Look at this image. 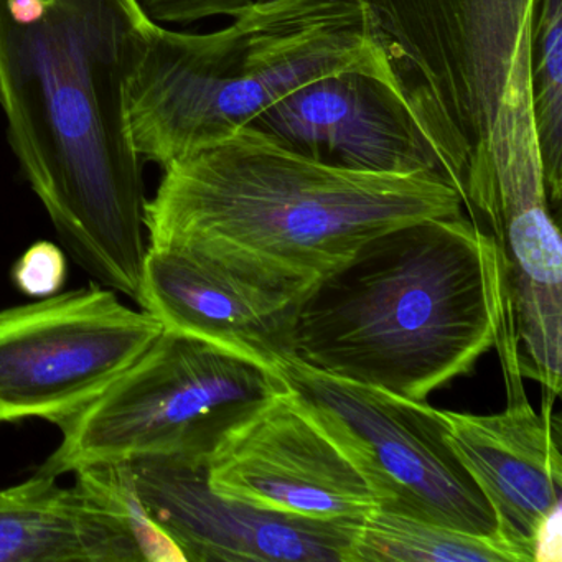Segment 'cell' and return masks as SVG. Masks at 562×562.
<instances>
[{
	"instance_id": "9a60e30c",
	"label": "cell",
	"mask_w": 562,
	"mask_h": 562,
	"mask_svg": "<svg viewBox=\"0 0 562 562\" xmlns=\"http://www.w3.org/2000/svg\"><path fill=\"white\" fill-rule=\"evenodd\" d=\"M345 562H532L508 539L473 535L393 509L361 516Z\"/></svg>"
},
{
	"instance_id": "ffe728a7",
	"label": "cell",
	"mask_w": 562,
	"mask_h": 562,
	"mask_svg": "<svg viewBox=\"0 0 562 562\" xmlns=\"http://www.w3.org/2000/svg\"><path fill=\"white\" fill-rule=\"evenodd\" d=\"M532 562L562 561V503L542 518L531 541Z\"/></svg>"
},
{
	"instance_id": "ba28073f",
	"label": "cell",
	"mask_w": 562,
	"mask_h": 562,
	"mask_svg": "<svg viewBox=\"0 0 562 562\" xmlns=\"http://www.w3.org/2000/svg\"><path fill=\"white\" fill-rule=\"evenodd\" d=\"M104 285L0 311V424L57 426L97 400L162 334Z\"/></svg>"
},
{
	"instance_id": "e0dca14e",
	"label": "cell",
	"mask_w": 562,
	"mask_h": 562,
	"mask_svg": "<svg viewBox=\"0 0 562 562\" xmlns=\"http://www.w3.org/2000/svg\"><path fill=\"white\" fill-rule=\"evenodd\" d=\"M75 483L120 519L144 562H187L172 536L157 525L137 492L130 462L93 463L75 472Z\"/></svg>"
},
{
	"instance_id": "7a4b0ae2",
	"label": "cell",
	"mask_w": 562,
	"mask_h": 562,
	"mask_svg": "<svg viewBox=\"0 0 562 562\" xmlns=\"http://www.w3.org/2000/svg\"><path fill=\"white\" fill-rule=\"evenodd\" d=\"M462 206L436 173L345 169L246 126L164 169L144 228L150 248L301 304L364 243Z\"/></svg>"
},
{
	"instance_id": "2e32d148",
	"label": "cell",
	"mask_w": 562,
	"mask_h": 562,
	"mask_svg": "<svg viewBox=\"0 0 562 562\" xmlns=\"http://www.w3.org/2000/svg\"><path fill=\"white\" fill-rule=\"evenodd\" d=\"M532 114L549 206L562 192V0H538L532 34Z\"/></svg>"
},
{
	"instance_id": "d6986e66",
	"label": "cell",
	"mask_w": 562,
	"mask_h": 562,
	"mask_svg": "<svg viewBox=\"0 0 562 562\" xmlns=\"http://www.w3.org/2000/svg\"><path fill=\"white\" fill-rule=\"evenodd\" d=\"M252 0H140L157 24H192L215 15H235Z\"/></svg>"
},
{
	"instance_id": "6da1fadb",
	"label": "cell",
	"mask_w": 562,
	"mask_h": 562,
	"mask_svg": "<svg viewBox=\"0 0 562 562\" xmlns=\"http://www.w3.org/2000/svg\"><path fill=\"white\" fill-rule=\"evenodd\" d=\"M153 25L140 0H0V111L19 170L75 261L137 305L147 199L126 94Z\"/></svg>"
},
{
	"instance_id": "4fadbf2b",
	"label": "cell",
	"mask_w": 562,
	"mask_h": 562,
	"mask_svg": "<svg viewBox=\"0 0 562 562\" xmlns=\"http://www.w3.org/2000/svg\"><path fill=\"white\" fill-rule=\"evenodd\" d=\"M460 462L498 518L499 531L532 559L536 528L561 505L559 420L536 414L526 397L490 416L443 411Z\"/></svg>"
},
{
	"instance_id": "7c38bea8",
	"label": "cell",
	"mask_w": 562,
	"mask_h": 562,
	"mask_svg": "<svg viewBox=\"0 0 562 562\" xmlns=\"http://www.w3.org/2000/svg\"><path fill=\"white\" fill-rule=\"evenodd\" d=\"M299 305L183 252L147 246L139 307L187 335L279 371L294 358Z\"/></svg>"
},
{
	"instance_id": "52a82bcc",
	"label": "cell",
	"mask_w": 562,
	"mask_h": 562,
	"mask_svg": "<svg viewBox=\"0 0 562 562\" xmlns=\"http://www.w3.org/2000/svg\"><path fill=\"white\" fill-rule=\"evenodd\" d=\"M279 373L363 473L381 508L506 539L492 505L453 450L443 411L295 358L284 361Z\"/></svg>"
},
{
	"instance_id": "5bb4252c",
	"label": "cell",
	"mask_w": 562,
	"mask_h": 562,
	"mask_svg": "<svg viewBox=\"0 0 562 562\" xmlns=\"http://www.w3.org/2000/svg\"><path fill=\"white\" fill-rule=\"evenodd\" d=\"M0 562H144L116 516L75 483L34 476L0 488Z\"/></svg>"
},
{
	"instance_id": "30bf717a",
	"label": "cell",
	"mask_w": 562,
	"mask_h": 562,
	"mask_svg": "<svg viewBox=\"0 0 562 562\" xmlns=\"http://www.w3.org/2000/svg\"><path fill=\"white\" fill-rule=\"evenodd\" d=\"M150 516L187 562H345L361 518L266 512L210 486L205 457L131 460Z\"/></svg>"
},
{
	"instance_id": "8fae6325",
	"label": "cell",
	"mask_w": 562,
	"mask_h": 562,
	"mask_svg": "<svg viewBox=\"0 0 562 562\" xmlns=\"http://www.w3.org/2000/svg\"><path fill=\"white\" fill-rule=\"evenodd\" d=\"M249 126L331 166L440 176L436 156L397 88L367 71H341L311 81Z\"/></svg>"
},
{
	"instance_id": "8992f818",
	"label": "cell",
	"mask_w": 562,
	"mask_h": 562,
	"mask_svg": "<svg viewBox=\"0 0 562 562\" xmlns=\"http://www.w3.org/2000/svg\"><path fill=\"white\" fill-rule=\"evenodd\" d=\"M288 391L279 371L162 330L97 400L57 424L60 446L37 473L61 476L144 457L209 459L233 429Z\"/></svg>"
},
{
	"instance_id": "ac0fdd59",
	"label": "cell",
	"mask_w": 562,
	"mask_h": 562,
	"mask_svg": "<svg viewBox=\"0 0 562 562\" xmlns=\"http://www.w3.org/2000/svg\"><path fill=\"white\" fill-rule=\"evenodd\" d=\"M15 288L32 299L50 297L64 289L68 279V258L60 246L37 241L12 268Z\"/></svg>"
},
{
	"instance_id": "3957f363",
	"label": "cell",
	"mask_w": 562,
	"mask_h": 562,
	"mask_svg": "<svg viewBox=\"0 0 562 562\" xmlns=\"http://www.w3.org/2000/svg\"><path fill=\"white\" fill-rule=\"evenodd\" d=\"M493 345L505 383L521 380L502 255L462 213L364 243L301 302L294 328L295 360L416 401Z\"/></svg>"
},
{
	"instance_id": "9c48e42d",
	"label": "cell",
	"mask_w": 562,
	"mask_h": 562,
	"mask_svg": "<svg viewBox=\"0 0 562 562\" xmlns=\"http://www.w3.org/2000/svg\"><path fill=\"white\" fill-rule=\"evenodd\" d=\"M210 486L266 512L361 518L376 493L291 390L233 429L209 457Z\"/></svg>"
},
{
	"instance_id": "5b68a950",
	"label": "cell",
	"mask_w": 562,
	"mask_h": 562,
	"mask_svg": "<svg viewBox=\"0 0 562 562\" xmlns=\"http://www.w3.org/2000/svg\"><path fill=\"white\" fill-rule=\"evenodd\" d=\"M233 19L212 34L154 22L126 94L143 162L167 169L328 75L367 71L396 87L363 0H252Z\"/></svg>"
},
{
	"instance_id": "277c9868",
	"label": "cell",
	"mask_w": 562,
	"mask_h": 562,
	"mask_svg": "<svg viewBox=\"0 0 562 562\" xmlns=\"http://www.w3.org/2000/svg\"><path fill=\"white\" fill-rule=\"evenodd\" d=\"M440 176L495 228L549 205L532 114L538 0H363Z\"/></svg>"
}]
</instances>
